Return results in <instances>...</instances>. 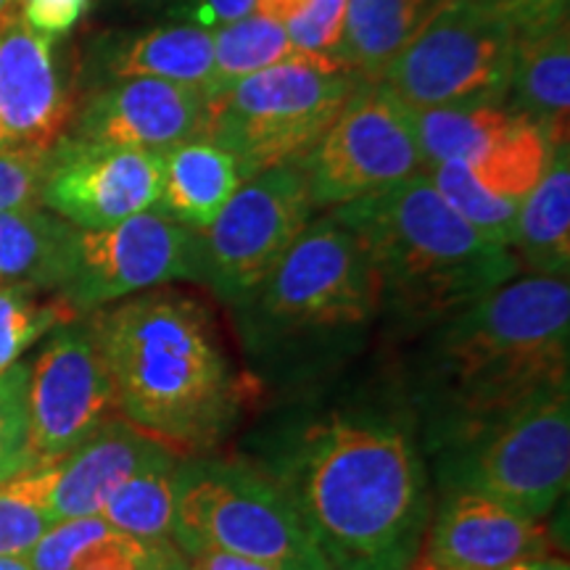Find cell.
<instances>
[{"label": "cell", "instance_id": "6da1fadb", "mask_svg": "<svg viewBox=\"0 0 570 570\" xmlns=\"http://www.w3.org/2000/svg\"><path fill=\"white\" fill-rule=\"evenodd\" d=\"M333 570H412L433 487L407 402H352L281 428L262 454Z\"/></svg>", "mask_w": 570, "mask_h": 570}, {"label": "cell", "instance_id": "7a4b0ae2", "mask_svg": "<svg viewBox=\"0 0 570 570\" xmlns=\"http://www.w3.org/2000/svg\"><path fill=\"white\" fill-rule=\"evenodd\" d=\"M428 333L402 396L425 454L570 386L568 277H515Z\"/></svg>", "mask_w": 570, "mask_h": 570}, {"label": "cell", "instance_id": "3957f363", "mask_svg": "<svg viewBox=\"0 0 570 570\" xmlns=\"http://www.w3.org/2000/svg\"><path fill=\"white\" fill-rule=\"evenodd\" d=\"M90 315L127 423L175 452L198 454L225 436L240 410V386L206 306L154 288Z\"/></svg>", "mask_w": 570, "mask_h": 570}, {"label": "cell", "instance_id": "277c9868", "mask_svg": "<svg viewBox=\"0 0 570 570\" xmlns=\"http://www.w3.org/2000/svg\"><path fill=\"white\" fill-rule=\"evenodd\" d=\"M230 306L256 377L277 386L344 365L381 317L373 267L331 214L306 225L273 273Z\"/></svg>", "mask_w": 570, "mask_h": 570}, {"label": "cell", "instance_id": "5b68a950", "mask_svg": "<svg viewBox=\"0 0 570 570\" xmlns=\"http://www.w3.org/2000/svg\"><path fill=\"white\" fill-rule=\"evenodd\" d=\"M373 267L377 306L396 331H431L515 281V252L470 227L425 173L331 212Z\"/></svg>", "mask_w": 570, "mask_h": 570}, {"label": "cell", "instance_id": "8992f818", "mask_svg": "<svg viewBox=\"0 0 570 570\" xmlns=\"http://www.w3.org/2000/svg\"><path fill=\"white\" fill-rule=\"evenodd\" d=\"M356 85L341 63L296 56L209 98L202 138L233 156L244 183L267 169L298 167Z\"/></svg>", "mask_w": 570, "mask_h": 570}, {"label": "cell", "instance_id": "52a82bcc", "mask_svg": "<svg viewBox=\"0 0 570 570\" xmlns=\"http://www.w3.org/2000/svg\"><path fill=\"white\" fill-rule=\"evenodd\" d=\"M173 541L185 554L225 552L277 570H333L288 497L248 460H180Z\"/></svg>", "mask_w": 570, "mask_h": 570}, {"label": "cell", "instance_id": "ba28073f", "mask_svg": "<svg viewBox=\"0 0 570 570\" xmlns=\"http://www.w3.org/2000/svg\"><path fill=\"white\" fill-rule=\"evenodd\" d=\"M431 458L439 494L470 491L520 518L544 520L568 491L570 386L539 394Z\"/></svg>", "mask_w": 570, "mask_h": 570}, {"label": "cell", "instance_id": "9c48e42d", "mask_svg": "<svg viewBox=\"0 0 570 570\" xmlns=\"http://www.w3.org/2000/svg\"><path fill=\"white\" fill-rule=\"evenodd\" d=\"M515 30L475 0H439L389 63L383 85L410 109L504 106Z\"/></svg>", "mask_w": 570, "mask_h": 570}, {"label": "cell", "instance_id": "30bf717a", "mask_svg": "<svg viewBox=\"0 0 570 570\" xmlns=\"http://www.w3.org/2000/svg\"><path fill=\"white\" fill-rule=\"evenodd\" d=\"M315 209H336L423 173L415 117L383 82H360L298 164Z\"/></svg>", "mask_w": 570, "mask_h": 570}, {"label": "cell", "instance_id": "8fae6325", "mask_svg": "<svg viewBox=\"0 0 570 570\" xmlns=\"http://www.w3.org/2000/svg\"><path fill=\"white\" fill-rule=\"evenodd\" d=\"M312 212L302 167H275L252 177L209 227L196 230L194 281L225 304H235L302 238Z\"/></svg>", "mask_w": 570, "mask_h": 570}, {"label": "cell", "instance_id": "7c38bea8", "mask_svg": "<svg viewBox=\"0 0 570 570\" xmlns=\"http://www.w3.org/2000/svg\"><path fill=\"white\" fill-rule=\"evenodd\" d=\"M114 412L109 370L88 323L56 327L27 373V470L53 468Z\"/></svg>", "mask_w": 570, "mask_h": 570}, {"label": "cell", "instance_id": "4fadbf2b", "mask_svg": "<svg viewBox=\"0 0 570 570\" xmlns=\"http://www.w3.org/2000/svg\"><path fill=\"white\" fill-rule=\"evenodd\" d=\"M196 230L159 212H142L106 230H77L59 296L77 315L104 309L173 281H194Z\"/></svg>", "mask_w": 570, "mask_h": 570}, {"label": "cell", "instance_id": "5bb4252c", "mask_svg": "<svg viewBox=\"0 0 570 570\" xmlns=\"http://www.w3.org/2000/svg\"><path fill=\"white\" fill-rule=\"evenodd\" d=\"M161 194V154L61 138L48 151L40 204L77 230H106L154 209Z\"/></svg>", "mask_w": 570, "mask_h": 570}, {"label": "cell", "instance_id": "9a60e30c", "mask_svg": "<svg viewBox=\"0 0 570 570\" xmlns=\"http://www.w3.org/2000/svg\"><path fill=\"white\" fill-rule=\"evenodd\" d=\"M420 550L423 570H510L547 558L552 541L541 520L520 518L481 494L446 491Z\"/></svg>", "mask_w": 570, "mask_h": 570}, {"label": "cell", "instance_id": "2e32d148", "mask_svg": "<svg viewBox=\"0 0 570 570\" xmlns=\"http://www.w3.org/2000/svg\"><path fill=\"white\" fill-rule=\"evenodd\" d=\"M204 119L202 88L130 77L90 98L71 138L164 154L185 140L202 138Z\"/></svg>", "mask_w": 570, "mask_h": 570}, {"label": "cell", "instance_id": "e0dca14e", "mask_svg": "<svg viewBox=\"0 0 570 570\" xmlns=\"http://www.w3.org/2000/svg\"><path fill=\"white\" fill-rule=\"evenodd\" d=\"M71 101L53 38L17 17L0 27V138L3 148L48 151L63 138Z\"/></svg>", "mask_w": 570, "mask_h": 570}, {"label": "cell", "instance_id": "ac0fdd59", "mask_svg": "<svg viewBox=\"0 0 570 570\" xmlns=\"http://www.w3.org/2000/svg\"><path fill=\"white\" fill-rule=\"evenodd\" d=\"M169 454L177 452L127 423L125 417H111L75 452L53 465L51 510L56 523L98 515L125 481Z\"/></svg>", "mask_w": 570, "mask_h": 570}, {"label": "cell", "instance_id": "d6986e66", "mask_svg": "<svg viewBox=\"0 0 570 570\" xmlns=\"http://www.w3.org/2000/svg\"><path fill=\"white\" fill-rule=\"evenodd\" d=\"M504 109L544 130L552 148L568 146L570 32L568 17L515 32Z\"/></svg>", "mask_w": 570, "mask_h": 570}, {"label": "cell", "instance_id": "ffe728a7", "mask_svg": "<svg viewBox=\"0 0 570 570\" xmlns=\"http://www.w3.org/2000/svg\"><path fill=\"white\" fill-rule=\"evenodd\" d=\"M244 185L238 164L206 138L185 140L161 154L159 214L188 230H204Z\"/></svg>", "mask_w": 570, "mask_h": 570}, {"label": "cell", "instance_id": "44dd1931", "mask_svg": "<svg viewBox=\"0 0 570 570\" xmlns=\"http://www.w3.org/2000/svg\"><path fill=\"white\" fill-rule=\"evenodd\" d=\"M512 252L531 275L568 277L570 269V148H554L537 188L520 202Z\"/></svg>", "mask_w": 570, "mask_h": 570}, {"label": "cell", "instance_id": "7402d4cb", "mask_svg": "<svg viewBox=\"0 0 570 570\" xmlns=\"http://www.w3.org/2000/svg\"><path fill=\"white\" fill-rule=\"evenodd\" d=\"M439 0H346L338 61L356 82H381Z\"/></svg>", "mask_w": 570, "mask_h": 570}, {"label": "cell", "instance_id": "603a6c76", "mask_svg": "<svg viewBox=\"0 0 570 570\" xmlns=\"http://www.w3.org/2000/svg\"><path fill=\"white\" fill-rule=\"evenodd\" d=\"M77 227L38 206L0 212V277L35 291H61Z\"/></svg>", "mask_w": 570, "mask_h": 570}, {"label": "cell", "instance_id": "cb8c5ba5", "mask_svg": "<svg viewBox=\"0 0 570 570\" xmlns=\"http://www.w3.org/2000/svg\"><path fill=\"white\" fill-rule=\"evenodd\" d=\"M214 63L212 30L194 24H167L119 42L106 61L117 80L148 77L175 85L204 88Z\"/></svg>", "mask_w": 570, "mask_h": 570}, {"label": "cell", "instance_id": "d4e9b609", "mask_svg": "<svg viewBox=\"0 0 570 570\" xmlns=\"http://www.w3.org/2000/svg\"><path fill=\"white\" fill-rule=\"evenodd\" d=\"M180 460L183 458L177 454H169V458L154 462L151 468L135 473L130 481L114 491L98 515L114 531L146 541V544L173 541Z\"/></svg>", "mask_w": 570, "mask_h": 570}, {"label": "cell", "instance_id": "484cf974", "mask_svg": "<svg viewBox=\"0 0 570 570\" xmlns=\"http://www.w3.org/2000/svg\"><path fill=\"white\" fill-rule=\"evenodd\" d=\"M212 35L214 63L209 80L202 88L206 101L246 80V77L256 75V71L298 56L291 46L288 35H285L283 21L262 17V13H248V17L219 27Z\"/></svg>", "mask_w": 570, "mask_h": 570}, {"label": "cell", "instance_id": "4316f807", "mask_svg": "<svg viewBox=\"0 0 570 570\" xmlns=\"http://www.w3.org/2000/svg\"><path fill=\"white\" fill-rule=\"evenodd\" d=\"M423 167L462 161L473 167L491 142L504 132L512 114L504 106H465V109H412Z\"/></svg>", "mask_w": 570, "mask_h": 570}, {"label": "cell", "instance_id": "83f0119b", "mask_svg": "<svg viewBox=\"0 0 570 570\" xmlns=\"http://www.w3.org/2000/svg\"><path fill=\"white\" fill-rule=\"evenodd\" d=\"M552 154L554 148L544 130L512 114L504 132L470 169L491 194L520 204L537 188L541 175L550 167Z\"/></svg>", "mask_w": 570, "mask_h": 570}, {"label": "cell", "instance_id": "f1b7e54d", "mask_svg": "<svg viewBox=\"0 0 570 570\" xmlns=\"http://www.w3.org/2000/svg\"><path fill=\"white\" fill-rule=\"evenodd\" d=\"M439 196L460 214L470 227H475L483 238L494 240L499 246L512 248V238H515V223H518V202L502 198L483 188L473 169L462 161H444L433 164V167L423 169Z\"/></svg>", "mask_w": 570, "mask_h": 570}, {"label": "cell", "instance_id": "f546056e", "mask_svg": "<svg viewBox=\"0 0 570 570\" xmlns=\"http://www.w3.org/2000/svg\"><path fill=\"white\" fill-rule=\"evenodd\" d=\"M51 489L53 468L24 470L0 483V558H27L56 523Z\"/></svg>", "mask_w": 570, "mask_h": 570}, {"label": "cell", "instance_id": "4dcf8cb0", "mask_svg": "<svg viewBox=\"0 0 570 570\" xmlns=\"http://www.w3.org/2000/svg\"><path fill=\"white\" fill-rule=\"evenodd\" d=\"M77 317L61 296L40 302L30 285H0V373L17 365L21 354L42 336Z\"/></svg>", "mask_w": 570, "mask_h": 570}, {"label": "cell", "instance_id": "1f68e13d", "mask_svg": "<svg viewBox=\"0 0 570 570\" xmlns=\"http://www.w3.org/2000/svg\"><path fill=\"white\" fill-rule=\"evenodd\" d=\"M27 373L17 365L0 373V483L30 468L27 458Z\"/></svg>", "mask_w": 570, "mask_h": 570}, {"label": "cell", "instance_id": "d6a6232c", "mask_svg": "<svg viewBox=\"0 0 570 570\" xmlns=\"http://www.w3.org/2000/svg\"><path fill=\"white\" fill-rule=\"evenodd\" d=\"M346 0H306L294 19L285 21V35L298 56L315 61H338L344 38Z\"/></svg>", "mask_w": 570, "mask_h": 570}, {"label": "cell", "instance_id": "836d02e7", "mask_svg": "<svg viewBox=\"0 0 570 570\" xmlns=\"http://www.w3.org/2000/svg\"><path fill=\"white\" fill-rule=\"evenodd\" d=\"M48 151L0 148V212L40 206L48 175Z\"/></svg>", "mask_w": 570, "mask_h": 570}, {"label": "cell", "instance_id": "e575fe53", "mask_svg": "<svg viewBox=\"0 0 570 570\" xmlns=\"http://www.w3.org/2000/svg\"><path fill=\"white\" fill-rule=\"evenodd\" d=\"M156 550H159V544H146V541L111 531L109 537L85 547L71 562V570H148L156 558Z\"/></svg>", "mask_w": 570, "mask_h": 570}, {"label": "cell", "instance_id": "d590c367", "mask_svg": "<svg viewBox=\"0 0 570 570\" xmlns=\"http://www.w3.org/2000/svg\"><path fill=\"white\" fill-rule=\"evenodd\" d=\"M90 0H21V19L46 38H61L75 30Z\"/></svg>", "mask_w": 570, "mask_h": 570}, {"label": "cell", "instance_id": "8d00e7d4", "mask_svg": "<svg viewBox=\"0 0 570 570\" xmlns=\"http://www.w3.org/2000/svg\"><path fill=\"white\" fill-rule=\"evenodd\" d=\"M254 3L256 0H169V13L183 19V24L219 30L254 13Z\"/></svg>", "mask_w": 570, "mask_h": 570}, {"label": "cell", "instance_id": "74e56055", "mask_svg": "<svg viewBox=\"0 0 570 570\" xmlns=\"http://www.w3.org/2000/svg\"><path fill=\"white\" fill-rule=\"evenodd\" d=\"M475 3L502 17L515 32H523L566 19L570 0H475Z\"/></svg>", "mask_w": 570, "mask_h": 570}, {"label": "cell", "instance_id": "f35d334b", "mask_svg": "<svg viewBox=\"0 0 570 570\" xmlns=\"http://www.w3.org/2000/svg\"><path fill=\"white\" fill-rule=\"evenodd\" d=\"M190 562V570H277L265 562H254L246 558H235V554L225 552H196L185 554Z\"/></svg>", "mask_w": 570, "mask_h": 570}, {"label": "cell", "instance_id": "ab89813d", "mask_svg": "<svg viewBox=\"0 0 570 570\" xmlns=\"http://www.w3.org/2000/svg\"><path fill=\"white\" fill-rule=\"evenodd\" d=\"M304 6L306 0H256L254 13H262V17H269L285 24V21L294 19Z\"/></svg>", "mask_w": 570, "mask_h": 570}, {"label": "cell", "instance_id": "60d3db41", "mask_svg": "<svg viewBox=\"0 0 570 570\" xmlns=\"http://www.w3.org/2000/svg\"><path fill=\"white\" fill-rule=\"evenodd\" d=\"M148 570H190V562L175 541H164L156 550V558Z\"/></svg>", "mask_w": 570, "mask_h": 570}, {"label": "cell", "instance_id": "b9f144b4", "mask_svg": "<svg viewBox=\"0 0 570 570\" xmlns=\"http://www.w3.org/2000/svg\"><path fill=\"white\" fill-rule=\"evenodd\" d=\"M510 570H570V568H568L566 558H552V554H547V558L520 562V566L510 568Z\"/></svg>", "mask_w": 570, "mask_h": 570}, {"label": "cell", "instance_id": "7bdbcfd3", "mask_svg": "<svg viewBox=\"0 0 570 570\" xmlns=\"http://www.w3.org/2000/svg\"><path fill=\"white\" fill-rule=\"evenodd\" d=\"M21 17V0H0V27Z\"/></svg>", "mask_w": 570, "mask_h": 570}, {"label": "cell", "instance_id": "ee69618b", "mask_svg": "<svg viewBox=\"0 0 570 570\" xmlns=\"http://www.w3.org/2000/svg\"><path fill=\"white\" fill-rule=\"evenodd\" d=\"M0 570H35L27 558H0Z\"/></svg>", "mask_w": 570, "mask_h": 570}, {"label": "cell", "instance_id": "f6af8a7d", "mask_svg": "<svg viewBox=\"0 0 570 570\" xmlns=\"http://www.w3.org/2000/svg\"><path fill=\"white\" fill-rule=\"evenodd\" d=\"M0 148H3V138H0Z\"/></svg>", "mask_w": 570, "mask_h": 570}]
</instances>
